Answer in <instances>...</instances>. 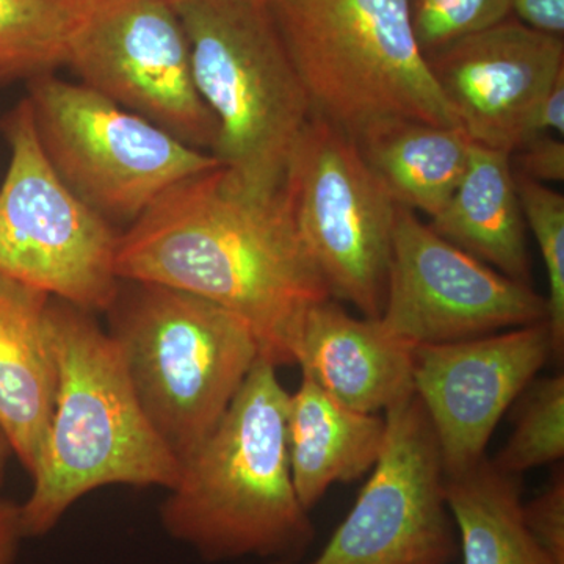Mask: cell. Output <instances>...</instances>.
I'll return each instance as SVG.
<instances>
[{
	"instance_id": "8992f818",
	"label": "cell",
	"mask_w": 564,
	"mask_h": 564,
	"mask_svg": "<svg viewBox=\"0 0 564 564\" xmlns=\"http://www.w3.org/2000/svg\"><path fill=\"white\" fill-rule=\"evenodd\" d=\"M106 314L137 399L182 466L261 358L258 339L231 311L147 282L121 281Z\"/></svg>"
},
{
	"instance_id": "d6986e66",
	"label": "cell",
	"mask_w": 564,
	"mask_h": 564,
	"mask_svg": "<svg viewBox=\"0 0 564 564\" xmlns=\"http://www.w3.org/2000/svg\"><path fill=\"white\" fill-rule=\"evenodd\" d=\"M474 141L459 126L408 121L359 144L397 206L436 217L458 188Z\"/></svg>"
},
{
	"instance_id": "d4e9b609",
	"label": "cell",
	"mask_w": 564,
	"mask_h": 564,
	"mask_svg": "<svg viewBox=\"0 0 564 564\" xmlns=\"http://www.w3.org/2000/svg\"><path fill=\"white\" fill-rule=\"evenodd\" d=\"M524 521L534 541L555 564H564V475L552 478L544 491L524 503Z\"/></svg>"
},
{
	"instance_id": "cb8c5ba5",
	"label": "cell",
	"mask_w": 564,
	"mask_h": 564,
	"mask_svg": "<svg viewBox=\"0 0 564 564\" xmlns=\"http://www.w3.org/2000/svg\"><path fill=\"white\" fill-rule=\"evenodd\" d=\"M415 40L425 57L511 18V0H410Z\"/></svg>"
},
{
	"instance_id": "5b68a950",
	"label": "cell",
	"mask_w": 564,
	"mask_h": 564,
	"mask_svg": "<svg viewBox=\"0 0 564 564\" xmlns=\"http://www.w3.org/2000/svg\"><path fill=\"white\" fill-rule=\"evenodd\" d=\"M196 90L217 122L210 154L259 196L284 188L313 107L265 0H173Z\"/></svg>"
},
{
	"instance_id": "83f0119b",
	"label": "cell",
	"mask_w": 564,
	"mask_h": 564,
	"mask_svg": "<svg viewBox=\"0 0 564 564\" xmlns=\"http://www.w3.org/2000/svg\"><path fill=\"white\" fill-rule=\"evenodd\" d=\"M544 133H554L562 139L564 135V73L556 77L554 85L549 88L543 101L534 110L525 141Z\"/></svg>"
},
{
	"instance_id": "44dd1931",
	"label": "cell",
	"mask_w": 564,
	"mask_h": 564,
	"mask_svg": "<svg viewBox=\"0 0 564 564\" xmlns=\"http://www.w3.org/2000/svg\"><path fill=\"white\" fill-rule=\"evenodd\" d=\"M98 0H0V84L68 65L70 46Z\"/></svg>"
},
{
	"instance_id": "5bb4252c",
	"label": "cell",
	"mask_w": 564,
	"mask_h": 564,
	"mask_svg": "<svg viewBox=\"0 0 564 564\" xmlns=\"http://www.w3.org/2000/svg\"><path fill=\"white\" fill-rule=\"evenodd\" d=\"M459 128L478 147L513 154L534 110L564 73L563 39L508 18L426 57Z\"/></svg>"
},
{
	"instance_id": "3957f363",
	"label": "cell",
	"mask_w": 564,
	"mask_h": 564,
	"mask_svg": "<svg viewBox=\"0 0 564 564\" xmlns=\"http://www.w3.org/2000/svg\"><path fill=\"white\" fill-rule=\"evenodd\" d=\"M57 393L50 429L21 508L24 538L51 533L96 489L176 485L181 463L152 429L118 345L95 315L51 299Z\"/></svg>"
},
{
	"instance_id": "30bf717a",
	"label": "cell",
	"mask_w": 564,
	"mask_h": 564,
	"mask_svg": "<svg viewBox=\"0 0 564 564\" xmlns=\"http://www.w3.org/2000/svg\"><path fill=\"white\" fill-rule=\"evenodd\" d=\"M386 440L358 499L310 562L269 564H451L458 554L445 503L440 445L411 393L384 413Z\"/></svg>"
},
{
	"instance_id": "7402d4cb",
	"label": "cell",
	"mask_w": 564,
	"mask_h": 564,
	"mask_svg": "<svg viewBox=\"0 0 564 564\" xmlns=\"http://www.w3.org/2000/svg\"><path fill=\"white\" fill-rule=\"evenodd\" d=\"M518 402L513 433L492 463L502 473L521 477L527 470L563 459V373L534 378Z\"/></svg>"
},
{
	"instance_id": "ac0fdd59",
	"label": "cell",
	"mask_w": 564,
	"mask_h": 564,
	"mask_svg": "<svg viewBox=\"0 0 564 564\" xmlns=\"http://www.w3.org/2000/svg\"><path fill=\"white\" fill-rule=\"evenodd\" d=\"M510 158L474 143L458 188L430 228L505 276L530 284L527 223Z\"/></svg>"
},
{
	"instance_id": "9c48e42d",
	"label": "cell",
	"mask_w": 564,
	"mask_h": 564,
	"mask_svg": "<svg viewBox=\"0 0 564 564\" xmlns=\"http://www.w3.org/2000/svg\"><path fill=\"white\" fill-rule=\"evenodd\" d=\"M284 192L293 220L337 302L383 311L397 204L358 144L313 115L296 141Z\"/></svg>"
},
{
	"instance_id": "7c38bea8",
	"label": "cell",
	"mask_w": 564,
	"mask_h": 564,
	"mask_svg": "<svg viewBox=\"0 0 564 564\" xmlns=\"http://www.w3.org/2000/svg\"><path fill=\"white\" fill-rule=\"evenodd\" d=\"M532 285L505 276L397 206L381 326L408 345L459 343L545 322Z\"/></svg>"
},
{
	"instance_id": "e0dca14e",
	"label": "cell",
	"mask_w": 564,
	"mask_h": 564,
	"mask_svg": "<svg viewBox=\"0 0 564 564\" xmlns=\"http://www.w3.org/2000/svg\"><path fill=\"white\" fill-rule=\"evenodd\" d=\"M288 454L293 488L307 511L336 484L369 474L383 451L384 414H367L337 402L303 375L289 393Z\"/></svg>"
},
{
	"instance_id": "484cf974",
	"label": "cell",
	"mask_w": 564,
	"mask_h": 564,
	"mask_svg": "<svg viewBox=\"0 0 564 564\" xmlns=\"http://www.w3.org/2000/svg\"><path fill=\"white\" fill-rule=\"evenodd\" d=\"M518 155L521 174L541 182H562L564 180V143L562 137L554 133L534 137L525 141L513 152Z\"/></svg>"
},
{
	"instance_id": "9a60e30c",
	"label": "cell",
	"mask_w": 564,
	"mask_h": 564,
	"mask_svg": "<svg viewBox=\"0 0 564 564\" xmlns=\"http://www.w3.org/2000/svg\"><path fill=\"white\" fill-rule=\"evenodd\" d=\"M413 352L378 318L352 317L334 299L304 313L291 344L292 366L337 402L367 414H384L414 393Z\"/></svg>"
},
{
	"instance_id": "52a82bcc",
	"label": "cell",
	"mask_w": 564,
	"mask_h": 564,
	"mask_svg": "<svg viewBox=\"0 0 564 564\" xmlns=\"http://www.w3.org/2000/svg\"><path fill=\"white\" fill-rule=\"evenodd\" d=\"M44 155L66 187L110 225H132L163 193L220 166L159 126L54 74L28 82Z\"/></svg>"
},
{
	"instance_id": "ffe728a7",
	"label": "cell",
	"mask_w": 564,
	"mask_h": 564,
	"mask_svg": "<svg viewBox=\"0 0 564 564\" xmlns=\"http://www.w3.org/2000/svg\"><path fill=\"white\" fill-rule=\"evenodd\" d=\"M445 503L463 564H555L527 529L521 480L489 459L445 478Z\"/></svg>"
},
{
	"instance_id": "4316f807",
	"label": "cell",
	"mask_w": 564,
	"mask_h": 564,
	"mask_svg": "<svg viewBox=\"0 0 564 564\" xmlns=\"http://www.w3.org/2000/svg\"><path fill=\"white\" fill-rule=\"evenodd\" d=\"M511 13L533 31L563 39L564 0H511Z\"/></svg>"
},
{
	"instance_id": "277c9868",
	"label": "cell",
	"mask_w": 564,
	"mask_h": 564,
	"mask_svg": "<svg viewBox=\"0 0 564 564\" xmlns=\"http://www.w3.org/2000/svg\"><path fill=\"white\" fill-rule=\"evenodd\" d=\"M313 113L356 144L400 124L459 126L415 40L410 0H265Z\"/></svg>"
},
{
	"instance_id": "f1b7e54d",
	"label": "cell",
	"mask_w": 564,
	"mask_h": 564,
	"mask_svg": "<svg viewBox=\"0 0 564 564\" xmlns=\"http://www.w3.org/2000/svg\"><path fill=\"white\" fill-rule=\"evenodd\" d=\"M22 540L20 505L0 499V564L17 563Z\"/></svg>"
},
{
	"instance_id": "2e32d148",
	"label": "cell",
	"mask_w": 564,
	"mask_h": 564,
	"mask_svg": "<svg viewBox=\"0 0 564 564\" xmlns=\"http://www.w3.org/2000/svg\"><path fill=\"white\" fill-rule=\"evenodd\" d=\"M50 303L46 293L0 276V429L31 475L57 393Z\"/></svg>"
},
{
	"instance_id": "f546056e",
	"label": "cell",
	"mask_w": 564,
	"mask_h": 564,
	"mask_svg": "<svg viewBox=\"0 0 564 564\" xmlns=\"http://www.w3.org/2000/svg\"><path fill=\"white\" fill-rule=\"evenodd\" d=\"M11 456H13V451H11L6 433L0 429V488H2L3 480H6L7 467H9Z\"/></svg>"
},
{
	"instance_id": "8fae6325",
	"label": "cell",
	"mask_w": 564,
	"mask_h": 564,
	"mask_svg": "<svg viewBox=\"0 0 564 564\" xmlns=\"http://www.w3.org/2000/svg\"><path fill=\"white\" fill-rule=\"evenodd\" d=\"M66 66L80 84L188 147H214L217 122L196 90L173 0H98Z\"/></svg>"
},
{
	"instance_id": "ba28073f",
	"label": "cell",
	"mask_w": 564,
	"mask_h": 564,
	"mask_svg": "<svg viewBox=\"0 0 564 564\" xmlns=\"http://www.w3.org/2000/svg\"><path fill=\"white\" fill-rule=\"evenodd\" d=\"M2 131L10 163L0 185V276L87 313H107L120 291V234L54 172L28 99L3 118Z\"/></svg>"
},
{
	"instance_id": "7a4b0ae2",
	"label": "cell",
	"mask_w": 564,
	"mask_h": 564,
	"mask_svg": "<svg viewBox=\"0 0 564 564\" xmlns=\"http://www.w3.org/2000/svg\"><path fill=\"white\" fill-rule=\"evenodd\" d=\"M289 393L261 356L214 432L182 463L159 516L204 562L295 563L313 543L289 464Z\"/></svg>"
},
{
	"instance_id": "4fadbf2b",
	"label": "cell",
	"mask_w": 564,
	"mask_h": 564,
	"mask_svg": "<svg viewBox=\"0 0 564 564\" xmlns=\"http://www.w3.org/2000/svg\"><path fill=\"white\" fill-rule=\"evenodd\" d=\"M549 359L554 347L545 322L414 347V393L432 422L445 478L484 462L497 425Z\"/></svg>"
},
{
	"instance_id": "6da1fadb",
	"label": "cell",
	"mask_w": 564,
	"mask_h": 564,
	"mask_svg": "<svg viewBox=\"0 0 564 564\" xmlns=\"http://www.w3.org/2000/svg\"><path fill=\"white\" fill-rule=\"evenodd\" d=\"M117 273L239 315L262 358L276 367L292 366L291 344L304 313L333 299L284 188L256 195L221 165L174 185L120 234Z\"/></svg>"
},
{
	"instance_id": "603a6c76",
	"label": "cell",
	"mask_w": 564,
	"mask_h": 564,
	"mask_svg": "<svg viewBox=\"0 0 564 564\" xmlns=\"http://www.w3.org/2000/svg\"><path fill=\"white\" fill-rule=\"evenodd\" d=\"M527 226L533 231L547 272L549 295L545 323L552 337L555 361L564 355V198L562 193L545 187L514 172Z\"/></svg>"
}]
</instances>
